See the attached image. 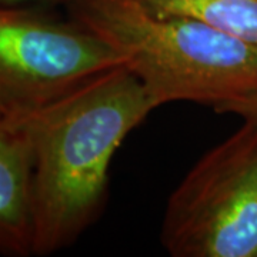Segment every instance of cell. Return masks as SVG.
Masks as SVG:
<instances>
[{
  "label": "cell",
  "mask_w": 257,
  "mask_h": 257,
  "mask_svg": "<svg viewBox=\"0 0 257 257\" xmlns=\"http://www.w3.org/2000/svg\"><path fill=\"white\" fill-rule=\"evenodd\" d=\"M157 103L124 64L26 120L33 147V254L67 247L103 209L113 156Z\"/></svg>",
  "instance_id": "obj_1"
},
{
  "label": "cell",
  "mask_w": 257,
  "mask_h": 257,
  "mask_svg": "<svg viewBox=\"0 0 257 257\" xmlns=\"http://www.w3.org/2000/svg\"><path fill=\"white\" fill-rule=\"evenodd\" d=\"M70 18L110 45L157 106L196 101L216 110L257 92V45L202 22L162 16L139 0H73Z\"/></svg>",
  "instance_id": "obj_2"
},
{
  "label": "cell",
  "mask_w": 257,
  "mask_h": 257,
  "mask_svg": "<svg viewBox=\"0 0 257 257\" xmlns=\"http://www.w3.org/2000/svg\"><path fill=\"white\" fill-rule=\"evenodd\" d=\"M162 243L173 257H257V124L193 166L172 193Z\"/></svg>",
  "instance_id": "obj_3"
},
{
  "label": "cell",
  "mask_w": 257,
  "mask_h": 257,
  "mask_svg": "<svg viewBox=\"0 0 257 257\" xmlns=\"http://www.w3.org/2000/svg\"><path fill=\"white\" fill-rule=\"evenodd\" d=\"M124 59L80 25L0 6V121L23 123Z\"/></svg>",
  "instance_id": "obj_4"
},
{
  "label": "cell",
  "mask_w": 257,
  "mask_h": 257,
  "mask_svg": "<svg viewBox=\"0 0 257 257\" xmlns=\"http://www.w3.org/2000/svg\"><path fill=\"white\" fill-rule=\"evenodd\" d=\"M0 254H33V147L26 121H0Z\"/></svg>",
  "instance_id": "obj_5"
},
{
  "label": "cell",
  "mask_w": 257,
  "mask_h": 257,
  "mask_svg": "<svg viewBox=\"0 0 257 257\" xmlns=\"http://www.w3.org/2000/svg\"><path fill=\"white\" fill-rule=\"evenodd\" d=\"M162 16L189 18L257 45V0H139Z\"/></svg>",
  "instance_id": "obj_6"
},
{
  "label": "cell",
  "mask_w": 257,
  "mask_h": 257,
  "mask_svg": "<svg viewBox=\"0 0 257 257\" xmlns=\"http://www.w3.org/2000/svg\"><path fill=\"white\" fill-rule=\"evenodd\" d=\"M217 111L237 114L244 121H251L257 124V92L248 93L246 96L237 97L220 106Z\"/></svg>",
  "instance_id": "obj_7"
},
{
  "label": "cell",
  "mask_w": 257,
  "mask_h": 257,
  "mask_svg": "<svg viewBox=\"0 0 257 257\" xmlns=\"http://www.w3.org/2000/svg\"><path fill=\"white\" fill-rule=\"evenodd\" d=\"M73 0H0V6H13V8H25L32 3H72Z\"/></svg>",
  "instance_id": "obj_8"
}]
</instances>
